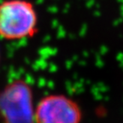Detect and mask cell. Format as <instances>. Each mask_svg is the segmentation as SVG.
Listing matches in <instances>:
<instances>
[{
	"label": "cell",
	"instance_id": "3",
	"mask_svg": "<svg viewBox=\"0 0 123 123\" xmlns=\"http://www.w3.org/2000/svg\"><path fill=\"white\" fill-rule=\"evenodd\" d=\"M82 119L80 105L68 95H45L35 104L34 123H81Z\"/></svg>",
	"mask_w": 123,
	"mask_h": 123
},
{
	"label": "cell",
	"instance_id": "1",
	"mask_svg": "<svg viewBox=\"0 0 123 123\" xmlns=\"http://www.w3.org/2000/svg\"><path fill=\"white\" fill-rule=\"evenodd\" d=\"M38 31V12L32 2L4 0L0 3V38L22 40L34 37Z\"/></svg>",
	"mask_w": 123,
	"mask_h": 123
},
{
	"label": "cell",
	"instance_id": "2",
	"mask_svg": "<svg viewBox=\"0 0 123 123\" xmlns=\"http://www.w3.org/2000/svg\"><path fill=\"white\" fill-rule=\"evenodd\" d=\"M33 89L27 81L15 80L0 90V121L34 123Z\"/></svg>",
	"mask_w": 123,
	"mask_h": 123
}]
</instances>
